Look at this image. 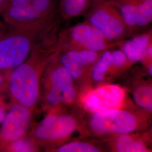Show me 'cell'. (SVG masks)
Instances as JSON below:
<instances>
[{
	"label": "cell",
	"instance_id": "24",
	"mask_svg": "<svg viewBox=\"0 0 152 152\" xmlns=\"http://www.w3.org/2000/svg\"><path fill=\"white\" fill-rule=\"evenodd\" d=\"M9 27L6 24L3 20H0V39L2 38L7 31Z\"/></svg>",
	"mask_w": 152,
	"mask_h": 152
},
{
	"label": "cell",
	"instance_id": "18",
	"mask_svg": "<svg viewBox=\"0 0 152 152\" xmlns=\"http://www.w3.org/2000/svg\"><path fill=\"white\" fill-rule=\"evenodd\" d=\"M152 86L149 84H141L132 91L133 99L137 106L148 112L152 109Z\"/></svg>",
	"mask_w": 152,
	"mask_h": 152
},
{
	"label": "cell",
	"instance_id": "8",
	"mask_svg": "<svg viewBox=\"0 0 152 152\" xmlns=\"http://www.w3.org/2000/svg\"><path fill=\"white\" fill-rule=\"evenodd\" d=\"M83 15L85 20L112 42L117 44L131 36L120 12L107 1L90 7Z\"/></svg>",
	"mask_w": 152,
	"mask_h": 152
},
{
	"label": "cell",
	"instance_id": "10",
	"mask_svg": "<svg viewBox=\"0 0 152 152\" xmlns=\"http://www.w3.org/2000/svg\"><path fill=\"white\" fill-rule=\"evenodd\" d=\"M126 95L125 88L115 84H106L87 92L82 99L84 108L91 113L122 108Z\"/></svg>",
	"mask_w": 152,
	"mask_h": 152
},
{
	"label": "cell",
	"instance_id": "4",
	"mask_svg": "<svg viewBox=\"0 0 152 152\" xmlns=\"http://www.w3.org/2000/svg\"><path fill=\"white\" fill-rule=\"evenodd\" d=\"M116 46L117 43L109 40L99 29L85 20L59 32L57 40L58 50L82 49L102 52Z\"/></svg>",
	"mask_w": 152,
	"mask_h": 152
},
{
	"label": "cell",
	"instance_id": "15",
	"mask_svg": "<svg viewBox=\"0 0 152 152\" xmlns=\"http://www.w3.org/2000/svg\"><path fill=\"white\" fill-rule=\"evenodd\" d=\"M131 134L120 135L114 141V149L119 152H149V148L142 140L131 135Z\"/></svg>",
	"mask_w": 152,
	"mask_h": 152
},
{
	"label": "cell",
	"instance_id": "17",
	"mask_svg": "<svg viewBox=\"0 0 152 152\" xmlns=\"http://www.w3.org/2000/svg\"><path fill=\"white\" fill-rule=\"evenodd\" d=\"M137 27L139 33L145 31L152 20V0H136Z\"/></svg>",
	"mask_w": 152,
	"mask_h": 152
},
{
	"label": "cell",
	"instance_id": "12",
	"mask_svg": "<svg viewBox=\"0 0 152 152\" xmlns=\"http://www.w3.org/2000/svg\"><path fill=\"white\" fill-rule=\"evenodd\" d=\"M152 44V30L137 34L130 39L122 40L117 44L129 63L143 61L147 49Z\"/></svg>",
	"mask_w": 152,
	"mask_h": 152
},
{
	"label": "cell",
	"instance_id": "19",
	"mask_svg": "<svg viewBox=\"0 0 152 152\" xmlns=\"http://www.w3.org/2000/svg\"><path fill=\"white\" fill-rule=\"evenodd\" d=\"M58 152H99L102 149L98 145L87 141H77L68 142L61 146L55 148Z\"/></svg>",
	"mask_w": 152,
	"mask_h": 152
},
{
	"label": "cell",
	"instance_id": "22",
	"mask_svg": "<svg viewBox=\"0 0 152 152\" xmlns=\"http://www.w3.org/2000/svg\"><path fill=\"white\" fill-rule=\"evenodd\" d=\"M9 72L0 71V94L6 91L7 77Z\"/></svg>",
	"mask_w": 152,
	"mask_h": 152
},
{
	"label": "cell",
	"instance_id": "9",
	"mask_svg": "<svg viewBox=\"0 0 152 152\" xmlns=\"http://www.w3.org/2000/svg\"><path fill=\"white\" fill-rule=\"evenodd\" d=\"M32 110L12 104L0 126V152H6L14 141L27 135L31 126Z\"/></svg>",
	"mask_w": 152,
	"mask_h": 152
},
{
	"label": "cell",
	"instance_id": "1",
	"mask_svg": "<svg viewBox=\"0 0 152 152\" xmlns=\"http://www.w3.org/2000/svg\"><path fill=\"white\" fill-rule=\"evenodd\" d=\"M59 29L53 28L33 48L27 59L9 72L6 92L15 104L32 110L41 95L45 71L54 59Z\"/></svg>",
	"mask_w": 152,
	"mask_h": 152
},
{
	"label": "cell",
	"instance_id": "3",
	"mask_svg": "<svg viewBox=\"0 0 152 152\" xmlns=\"http://www.w3.org/2000/svg\"><path fill=\"white\" fill-rule=\"evenodd\" d=\"M50 64L45 71L43 82L44 107L49 111L69 105L76 100L77 91L74 80L60 64Z\"/></svg>",
	"mask_w": 152,
	"mask_h": 152
},
{
	"label": "cell",
	"instance_id": "16",
	"mask_svg": "<svg viewBox=\"0 0 152 152\" xmlns=\"http://www.w3.org/2000/svg\"><path fill=\"white\" fill-rule=\"evenodd\" d=\"M111 49L102 53L91 69V78L93 82L100 83L103 81L110 71Z\"/></svg>",
	"mask_w": 152,
	"mask_h": 152
},
{
	"label": "cell",
	"instance_id": "14",
	"mask_svg": "<svg viewBox=\"0 0 152 152\" xmlns=\"http://www.w3.org/2000/svg\"><path fill=\"white\" fill-rule=\"evenodd\" d=\"M92 0H58V11L62 21L83 15L90 9Z\"/></svg>",
	"mask_w": 152,
	"mask_h": 152
},
{
	"label": "cell",
	"instance_id": "21",
	"mask_svg": "<svg viewBox=\"0 0 152 152\" xmlns=\"http://www.w3.org/2000/svg\"><path fill=\"white\" fill-rule=\"evenodd\" d=\"M111 49V56L110 64L111 69H118L125 66L129 61L127 60L124 53L120 50H112Z\"/></svg>",
	"mask_w": 152,
	"mask_h": 152
},
{
	"label": "cell",
	"instance_id": "25",
	"mask_svg": "<svg viewBox=\"0 0 152 152\" xmlns=\"http://www.w3.org/2000/svg\"><path fill=\"white\" fill-rule=\"evenodd\" d=\"M9 1V0H0V15L5 10Z\"/></svg>",
	"mask_w": 152,
	"mask_h": 152
},
{
	"label": "cell",
	"instance_id": "2",
	"mask_svg": "<svg viewBox=\"0 0 152 152\" xmlns=\"http://www.w3.org/2000/svg\"><path fill=\"white\" fill-rule=\"evenodd\" d=\"M58 11L43 20L9 27L0 39V71L9 72L21 64L38 41L60 22Z\"/></svg>",
	"mask_w": 152,
	"mask_h": 152
},
{
	"label": "cell",
	"instance_id": "13",
	"mask_svg": "<svg viewBox=\"0 0 152 152\" xmlns=\"http://www.w3.org/2000/svg\"><path fill=\"white\" fill-rule=\"evenodd\" d=\"M120 12L131 36L139 34L137 27L136 0H107Z\"/></svg>",
	"mask_w": 152,
	"mask_h": 152
},
{
	"label": "cell",
	"instance_id": "20",
	"mask_svg": "<svg viewBox=\"0 0 152 152\" xmlns=\"http://www.w3.org/2000/svg\"><path fill=\"white\" fill-rule=\"evenodd\" d=\"M39 148L29 136L26 135L14 141L7 148L6 152H37Z\"/></svg>",
	"mask_w": 152,
	"mask_h": 152
},
{
	"label": "cell",
	"instance_id": "7",
	"mask_svg": "<svg viewBox=\"0 0 152 152\" xmlns=\"http://www.w3.org/2000/svg\"><path fill=\"white\" fill-rule=\"evenodd\" d=\"M88 126L93 134L98 136L132 134L141 127L136 114L122 109L92 113Z\"/></svg>",
	"mask_w": 152,
	"mask_h": 152
},
{
	"label": "cell",
	"instance_id": "5",
	"mask_svg": "<svg viewBox=\"0 0 152 152\" xmlns=\"http://www.w3.org/2000/svg\"><path fill=\"white\" fill-rule=\"evenodd\" d=\"M78 129V121L73 115L63 114L55 109L33 127L28 136L39 147H50L68 138Z\"/></svg>",
	"mask_w": 152,
	"mask_h": 152
},
{
	"label": "cell",
	"instance_id": "27",
	"mask_svg": "<svg viewBox=\"0 0 152 152\" xmlns=\"http://www.w3.org/2000/svg\"><path fill=\"white\" fill-rule=\"evenodd\" d=\"M152 63H151V64H149L148 65V73L149 74V76H152Z\"/></svg>",
	"mask_w": 152,
	"mask_h": 152
},
{
	"label": "cell",
	"instance_id": "26",
	"mask_svg": "<svg viewBox=\"0 0 152 152\" xmlns=\"http://www.w3.org/2000/svg\"><path fill=\"white\" fill-rule=\"evenodd\" d=\"M107 0H92V2H91V6H93L96 5H98L99 4H100V3H102L104 2L105 1H106Z\"/></svg>",
	"mask_w": 152,
	"mask_h": 152
},
{
	"label": "cell",
	"instance_id": "11",
	"mask_svg": "<svg viewBox=\"0 0 152 152\" xmlns=\"http://www.w3.org/2000/svg\"><path fill=\"white\" fill-rule=\"evenodd\" d=\"M102 52L82 49L57 50L55 60L65 68L74 81H80L85 78L88 69L92 68Z\"/></svg>",
	"mask_w": 152,
	"mask_h": 152
},
{
	"label": "cell",
	"instance_id": "6",
	"mask_svg": "<svg viewBox=\"0 0 152 152\" xmlns=\"http://www.w3.org/2000/svg\"><path fill=\"white\" fill-rule=\"evenodd\" d=\"M58 0H9L0 16L8 27L37 22L58 12Z\"/></svg>",
	"mask_w": 152,
	"mask_h": 152
},
{
	"label": "cell",
	"instance_id": "23",
	"mask_svg": "<svg viewBox=\"0 0 152 152\" xmlns=\"http://www.w3.org/2000/svg\"><path fill=\"white\" fill-rule=\"evenodd\" d=\"M1 96V94H0V124L2 123L5 117L7 109L9 108L7 107L5 102H4Z\"/></svg>",
	"mask_w": 152,
	"mask_h": 152
}]
</instances>
